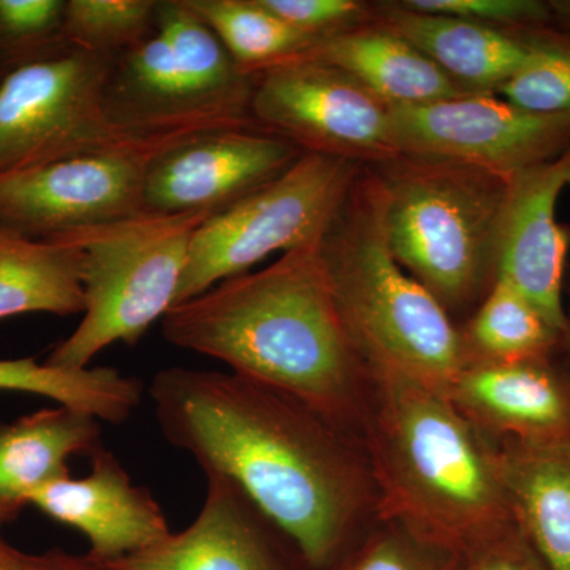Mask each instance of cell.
<instances>
[{
  "label": "cell",
  "instance_id": "17",
  "mask_svg": "<svg viewBox=\"0 0 570 570\" xmlns=\"http://www.w3.org/2000/svg\"><path fill=\"white\" fill-rule=\"evenodd\" d=\"M373 21L414 45L468 94H497L532 55L523 33L423 13L401 2L377 3Z\"/></svg>",
  "mask_w": 570,
  "mask_h": 570
},
{
  "label": "cell",
  "instance_id": "34",
  "mask_svg": "<svg viewBox=\"0 0 570 570\" xmlns=\"http://www.w3.org/2000/svg\"><path fill=\"white\" fill-rule=\"evenodd\" d=\"M28 570H100L88 557H73L61 550L41 554L24 553Z\"/></svg>",
  "mask_w": 570,
  "mask_h": 570
},
{
  "label": "cell",
  "instance_id": "15",
  "mask_svg": "<svg viewBox=\"0 0 570 570\" xmlns=\"http://www.w3.org/2000/svg\"><path fill=\"white\" fill-rule=\"evenodd\" d=\"M445 395L491 441L570 438V371L553 358L464 366Z\"/></svg>",
  "mask_w": 570,
  "mask_h": 570
},
{
  "label": "cell",
  "instance_id": "13",
  "mask_svg": "<svg viewBox=\"0 0 570 570\" xmlns=\"http://www.w3.org/2000/svg\"><path fill=\"white\" fill-rule=\"evenodd\" d=\"M570 187V146L560 156L521 171L510 181L498 246V276L531 299L562 337V281L570 246L558 223V200Z\"/></svg>",
  "mask_w": 570,
  "mask_h": 570
},
{
  "label": "cell",
  "instance_id": "28",
  "mask_svg": "<svg viewBox=\"0 0 570 570\" xmlns=\"http://www.w3.org/2000/svg\"><path fill=\"white\" fill-rule=\"evenodd\" d=\"M332 570H463V553L401 521L376 515Z\"/></svg>",
  "mask_w": 570,
  "mask_h": 570
},
{
  "label": "cell",
  "instance_id": "6",
  "mask_svg": "<svg viewBox=\"0 0 570 570\" xmlns=\"http://www.w3.org/2000/svg\"><path fill=\"white\" fill-rule=\"evenodd\" d=\"M208 217L141 213L48 238L77 250L86 306L47 362L89 367L111 344H135L163 322L176 305L195 230Z\"/></svg>",
  "mask_w": 570,
  "mask_h": 570
},
{
  "label": "cell",
  "instance_id": "24",
  "mask_svg": "<svg viewBox=\"0 0 570 570\" xmlns=\"http://www.w3.org/2000/svg\"><path fill=\"white\" fill-rule=\"evenodd\" d=\"M460 332L466 366L549 360L564 343L538 306L501 277Z\"/></svg>",
  "mask_w": 570,
  "mask_h": 570
},
{
  "label": "cell",
  "instance_id": "1",
  "mask_svg": "<svg viewBox=\"0 0 570 570\" xmlns=\"http://www.w3.org/2000/svg\"><path fill=\"white\" fill-rule=\"evenodd\" d=\"M149 395L164 438L234 487L306 568L332 569L377 515L362 442L292 397L181 366L157 373Z\"/></svg>",
  "mask_w": 570,
  "mask_h": 570
},
{
  "label": "cell",
  "instance_id": "9",
  "mask_svg": "<svg viewBox=\"0 0 570 570\" xmlns=\"http://www.w3.org/2000/svg\"><path fill=\"white\" fill-rule=\"evenodd\" d=\"M253 77V121L303 153L363 165L400 154L392 108L346 71L298 56Z\"/></svg>",
  "mask_w": 570,
  "mask_h": 570
},
{
  "label": "cell",
  "instance_id": "31",
  "mask_svg": "<svg viewBox=\"0 0 570 570\" xmlns=\"http://www.w3.org/2000/svg\"><path fill=\"white\" fill-rule=\"evenodd\" d=\"M401 3L423 13L448 14L510 32L547 28L551 21L549 2L539 0H403Z\"/></svg>",
  "mask_w": 570,
  "mask_h": 570
},
{
  "label": "cell",
  "instance_id": "23",
  "mask_svg": "<svg viewBox=\"0 0 570 570\" xmlns=\"http://www.w3.org/2000/svg\"><path fill=\"white\" fill-rule=\"evenodd\" d=\"M85 306L73 247L0 224V321L36 313L82 316Z\"/></svg>",
  "mask_w": 570,
  "mask_h": 570
},
{
  "label": "cell",
  "instance_id": "11",
  "mask_svg": "<svg viewBox=\"0 0 570 570\" xmlns=\"http://www.w3.org/2000/svg\"><path fill=\"white\" fill-rule=\"evenodd\" d=\"M494 94L392 108L400 153L444 157L505 178L549 163L570 146V115H535Z\"/></svg>",
  "mask_w": 570,
  "mask_h": 570
},
{
  "label": "cell",
  "instance_id": "16",
  "mask_svg": "<svg viewBox=\"0 0 570 570\" xmlns=\"http://www.w3.org/2000/svg\"><path fill=\"white\" fill-rule=\"evenodd\" d=\"M208 480L204 508L181 532L111 561L100 570H285L269 530L245 498L220 479Z\"/></svg>",
  "mask_w": 570,
  "mask_h": 570
},
{
  "label": "cell",
  "instance_id": "32",
  "mask_svg": "<svg viewBox=\"0 0 570 570\" xmlns=\"http://www.w3.org/2000/svg\"><path fill=\"white\" fill-rule=\"evenodd\" d=\"M291 28L322 41L373 18V7L356 0H261Z\"/></svg>",
  "mask_w": 570,
  "mask_h": 570
},
{
  "label": "cell",
  "instance_id": "29",
  "mask_svg": "<svg viewBox=\"0 0 570 570\" xmlns=\"http://www.w3.org/2000/svg\"><path fill=\"white\" fill-rule=\"evenodd\" d=\"M520 33L531 41L530 61L497 94L535 115H570V36L546 28Z\"/></svg>",
  "mask_w": 570,
  "mask_h": 570
},
{
  "label": "cell",
  "instance_id": "19",
  "mask_svg": "<svg viewBox=\"0 0 570 570\" xmlns=\"http://www.w3.org/2000/svg\"><path fill=\"white\" fill-rule=\"evenodd\" d=\"M105 107L110 121L142 140L206 132L174 51L159 31L115 59Z\"/></svg>",
  "mask_w": 570,
  "mask_h": 570
},
{
  "label": "cell",
  "instance_id": "37",
  "mask_svg": "<svg viewBox=\"0 0 570 570\" xmlns=\"http://www.w3.org/2000/svg\"><path fill=\"white\" fill-rule=\"evenodd\" d=\"M562 351L568 352L570 362V307L569 311H566V336L564 343H562Z\"/></svg>",
  "mask_w": 570,
  "mask_h": 570
},
{
  "label": "cell",
  "instance_id": "4",
  "mask_svg": "<svg viewBox=\"0 0 570 570\" xmlns=\"http://www.w3.org/2000/svg\"><path fill=\"white\" fill-rule=\"evenodd\" d=\"M348 336L373 377L445 393L466 366L463 340L444 306L392 253L381 179L363 165L317 243Z\"/></svg>",
  "mask_w": 570,
  "mask_h": 570
},
{
  "label": "cell",
  "instance_id": "14",
  "mask_svg": "<svg viewBox=\"0 0 570 570\" xmlns=\"http://www.w3.org/2000/svg\"><path fill=\"white\" fill-rule=\"evenodd\" d=\"M29 505L51 520L80 531L94 561L129 557L170 535L156 498L135 485L121 461L104 448L91 455V471L66 478L33 493Z\"/></svg>",
  "mask_w": 570,
  "mask_h": 570
},
{
  "label": "cell",
  "instance_id": "12",
  "mask_svg": "<svg viewBox=\"0 0 570 570\" xmlns=\"http://www.w3.org/2000/svg\"><path fill=\"white\" fill-rule=\"evenodd\" d=\"M303 154L294 142L262 129L189 135L149 160L142 213L213 216L283 175Z\"/></svg>",
  "mask_w": 570,
  "mask_h": 570
},
{
  "label": "cell",
  "instance_id": "18",
  "mask_svg": "<svg viewBox=\"0 0 570 570\" xmlns=\"http://www.w3.org/2000/svg\"><path fill=\"white\" fill-rule=\"evenodd\" d=\"M497 450L510 517L550 570H570V438Z\"/></svg>",
  "mask_w": 570,
  "mask_h": 570
},
{
  "label": "cell",
  "instance_id": "30",
  "mask_svg": "<svg viewBox=\"0 0 570 570\" xmlns=\"http://www.w3.org/2000/svg\"><path fill=\"white\" fill-rule=\"evenodd\" d=\"M66 0H0V80L26 63L69 48Z\"/></svg>",
  "mask_w": 570,
  "mask_h": 570
},
{
  "label": "cell",
  "instance_id": "5",
  "mask_svg": "<svg viewBox=\"0 0 570 570\" xmlns=\"http://www.w3.org/2000/svg\"><path fill=\"white\" fill-rule=\"evenodd\" d=\"M371 167L397 264L455 316L474 313L498 276L512 178L444 157L400 153Z\"/></svg>",
  "mask_w": 570,
  "mask_h": 570
},
{
  "label": "cell",
  "instance_id": "36",
  "mask_svg": "<svg viewBox=\"0 0 570 570\" xmlns=\"http://www.w3.org/2000/svg\"><path fill=\"white\" fill-rule=\"evenodd\" d=\"M0 570H28L24 553L9 546L2 534H0Z\"/></svg>",
  "mask_w": 570,
  "mask_h": 570
},
{
  "label": "cell",
  "instance_id": "33",
  "mask_svg": "<svg viewBox=\"0 0 570 570\" xmlns=\"http://www.w3.org/2000/svg\"><path fill=\"white\" fill-rule=\"evenodd\" d=\"M463 570H550L515 521L499 527L463 551Z\"/></svg>",
  "mask_w": 570,
  "mask_h": 570
},
{
  "label": "cell",
  "instance_id": "20",
  "mask_svg": "<svg viewBox=\"0 0 570 570\" xmlns=\"http://www.w3.org/2000/svg\"><path fill=\"white\" fill-rule=\"evenodd\" d=\"M303 58L346 71L390 108L469 96L414 45L371 21L318 41Z\"/></svg>",
  "mask_w": 570,
  "mask_h": 570
},
{
  "label": "cell",
  "instance_id": "25",
  "mask_svg": "<svg viewBox=\"0 0 570 570\" xmlns=\"http://www.w3.org/2000/svg\"><path fill=\"white\" fill-rule=\"evenodd\" d=\"M0 392L48 397L58 406L121 425L140 406L142 384L115 367L71 370L33 358H10L0 360Z\"/></svg>",
  "mask_w": 570,
  "mask_h": 570
},
{
  "label": "cell",
  "instance_id": "21",
  "mask_svg": "<svg viewBox=\"0 0 570 570\" xmlns=\"http://www.w3.org/2000/svg\"><path fill=\"white\" fill-rule=\"evenodd\" d=\"M102 422L66 406L43 407L0 426V527L33 493L70 478L71 456L102 448Z\"/></svg>",
  "mask_w": 570,
  "mask_h": 570
},
{
  "label": "cell",
  "instance_id": "27",
  "mask_svg": "<svg viewBox=\"0 0 570 570\" xmlns=\"http://www.w3.org/2000/svg\"><path fill=\"white\" fill-rule=\"evenodd\" d=\"M159 0H67L63 36L70 47L118 59L156 32Z\"/></svg>",
  "mask_w": 570,
  "mask_h": 570
},
{
  "label": "cell",
  "instance_id": "3",
  "mask_svg": "<svg viewBox=\"0 0 570 570\" xmlns=\"http://www.w3.org/2000/svg\"><path fill=\"white\" fill-rule=\"evenodd\" d=\"M377 515L460 551L512 520L497 442L445 393L403 377H374L360 428Z\"/></svg>",
  "mask_w": 570,
  "mask_h": 570
},
{
  "label": "cell",
  "instance_id": "7",
  "mask_svg": "<svg viewBox=\"0 0 570 570\" xmlns=\"http://www.w3.org/2000/svg\"><path fill=\"white\" fill-rule=\"evenodd\" d=\"M362 167L305 153L273 181L209 216L195 230L175 306L246 275L272 254L317 243Z\"/></svg>",
  "mask_w": 570,
  "mask_h": 570
},
{
  "label": "cell",
  "instance_id": "8",
  "mask_svg": "<svg viewBox=\"0 0 570 570\" xmlns=\"http://www.w3.org/2000/svg\"><path fill=\"white\" fill-rule=\"evenodd\" d=\"M112 62L69 47L0 80V175L82 154L167 141L142 140L110 121L105 92Z\"/></svg>",
  "mask_w": 570,
  "mask_h": 570
},
{
  "label": "cell",
  "instance_id": "2",
  "mask_svg": "<svg viewBox=\"0 0 570 570\" xmlns=\"http://www.w3.org/2000/svg\"><path fill=\"white\" fill-rule=\"evenodd\" d=\"M318 243V242H317ZM317 243L175 306L165 340L360 433L374 377L352 343Z\"/></svg>",
  "mask_w": 570,
  "mask_h": 570
},
{
  "label": "cell",
  "instance_id": "35",
  "mask_svg": "<svg viewBox=\"0 0 570 570\" xmlns=\"http://www.w3.org/2000/svg\"><path fill=\"white\" fill-rule=\"evenodd\" d=\"M550 24L557 26V31L570 36V0H550Z\"/></svg>",
  "mask_w": 570,
  "mask_h": 570
},
{
  "label": "cell",
  "instance_id": "22",
  "mask_svg": "<svg viewBox=\"0 0 570 570\" xmlns=\"http://www.w3.org/2000/svg\"><path fill=\"white\" fill-rule=\"evenodd\" d=\"M156 29L170 45L208 129H258L250 116L253 75L239 69L186 0H159Z\"/></svg>",
  "mask_w": 570,
  "mask_h": 570
},
{
  "label": "cell",
  "instance_id": "26",
  "mask_svg": "<svg viewBox=\"0 0 570 570\" xmlns=\"http://www.w3.org/2000/svg\"><path fill=\"white\" fill-rule=\"evenodd\" d=\"M247 75L298 58L317 40L291 28L261 0H186Z\"/></svg>",
  "mask_w": 570,
  "mask_h": 570
},
{
  "label": "cell",
  "instance_id": "10",
  "mask_svg": "<svg viewBox=\"0 0 570 570\" xmlns=\"http://www.w3.org/2000/svg\"><path fill=\"white\" fill-rule=\"evenodd\" d=\"M176 140L82 154L0 175V224L48 239L138 216L149 160Z\"/></svg>",
  "mask_w": 570,
  "mask_h": 570
}]
</instances>
